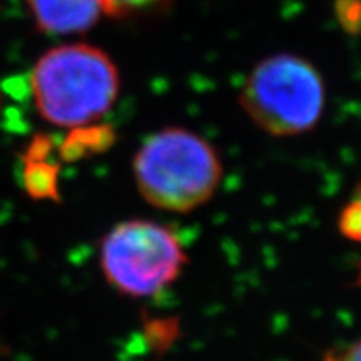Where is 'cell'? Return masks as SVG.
Returning <instances> with one entry per match:
<instances>
[{
    "instance_id": "obj_1",
    "label": "cell",
    "mask_w": 361,
    "mask_h": 361,
    "mask_svg": "<svg viewBox=\"0 0 361 361\" xmlns=\"http://www.w3.org/2000/svg\"><path fill=\"white\" fill-rule=\"evenodd\" d=\"M30 89L35 107L47 123L85 128L116 102L119 72L111 57L94 45H59L39 59Z\"/></svg>"
},
{
    "instance_id": "obj_2",
    "label": "cell",
    "mask_w": 361,
    "mask_h": 361,
    "mask_svg": "<svg viewBox=\"0 0 361 361\" xmlns=\"http://www.w3.org/2000/svg\"><path fill=\"white\" fill-rule=\"evenodd\" d=\"M223 178L216 149L192 130L166 128L149 135L134 157V179L151 206L191 213L204 206Z\"/></svg>"
},
{
    "instance_id": "obj_3",
    "label": "cell",
    "mask_w": 361,
    "mask_h": 361,
    "mask_svg": "<svg viewBox=\"0 0 361 361\" xmlns=\"http://www.w3.org/2000/svg\"><path fill=\"white\" fill-rule=\"evenodd\" d=\"M251 121L276 137L308 133L319 123L324 84L316 67L293 54H274L256 64L241 90Z\"/></svg>"
},
{
    "instance_id": "obj_4",
    "label": "cell",
    "mask_w": 361,
    "mask_h": 361,
    "mask_svg": "<svg viewBox=\"0 0 361 361\" xmlns=\"http://www.w3.org/2000/svg\"><path fill=\"white\" fill-rule=\"evenodd\" d=\"M188 255L179 238L156 221L130 219L112 228L101 245L104 276L133 298L154 296L173 284Z\"/></svg>"
},
{
    "instance_id": "obj_5",
    "label": "cell",
    "mask_w": 361,
    "mask_h": 361,
    "mask_svg": "<svg viewBox=\"0 0 361 361\" xmlns=\"http://www.w3.org/2000/svg\"><path fill=\"white\" fill-rule=\"evenodd\" d=\"M39 30L78 34L92 27L104 13L102 0H27Z\"/></svg>"
},
{
    "instance_id": "obj_6",
    "label": "cell",
    "mask_w": 361,
    "mask_h": 361,
    "mask_svg": "<svg viewBox=\"0 0 361 361\" xmlns=\"http://www.w3.org/2000/svg\"><path fill=\"white\" fill-rule=\"evenodd\" d=\"M112 137H114V134H112V130L107 126H101V128H92V126L78 128L66 141L62 154H64V157H69V159H75V157L84 156L85 152L107 147Z\"/></svg>"
},
{
    "instance_id": "obj_7",
    "label": "cell",
    "mask_w": 361,
    "mask_h": 361,
    "mask_svg": "<svg viewBox=\"0 0 361 361\" xmlns=\"http://www.w3.org/2000/svg\"><path fill=\"white\" fill-rule=\"evenodd\" d=\"M104 13L112 17H129L157 8L169 0H102Z\"/></svg>"
},
{
    "instance_id": "obj_8",
    "label": "cell",
    "mask_w": 361,
    "mask_h": 361,
    "mask_svg": "<svg viewBox=\"0 0 361 361\" xmlns=\"http://www.w3.org/2000/svg\"><path fill=\"white\" fill-rule=\"evenodd\" d=\"M335 17L345 32L361 34V0H335Z\"/></svg>"
},
{
    "instance_id": "obj_9",
    "label": "cell",
    "mask_w": 361,
    "mask_h": 361,
    "mask_svg": "<svg viewBox=\"0 0 361 361\" xmlns=\"http://www.w3.org/2000/svg\"><path fill=\"white\" fill-rule=\"evenodd\" d=\"M338 229L350 241L361 243V196L343 207L338 218Z\"/></svg>"
},
{
    "instance_id": "obj_10",
    "label": "cell",
    "mask_w": 361,
    "mask_h": 361,
    "mask_svg": "<svg viewBox=\"0 0 361 361\" xmlns=\"http://www.w3.org/2000/svg\"><path fill=\"white\" fill-rule=\"evenodd\" d=\"M331 361H361V338L351 343L341 353L331 355Z\"/></svg>"
},
{
    "instance_id": "obj_11",
    "label": "cell",
    "mask_w": 361,
    "mask_h": 361,
    "mask_svg": "<svg viewBox=\"0 0 361 361\" xmlns=\"http://www.w3.org/2000/svg\"><path fill=\"white\" fill-rule=\"evenodd\" d=\"M356 284L361 288V261H360V268H358V278H356Z\"/></svg>"
}]
</instances>
